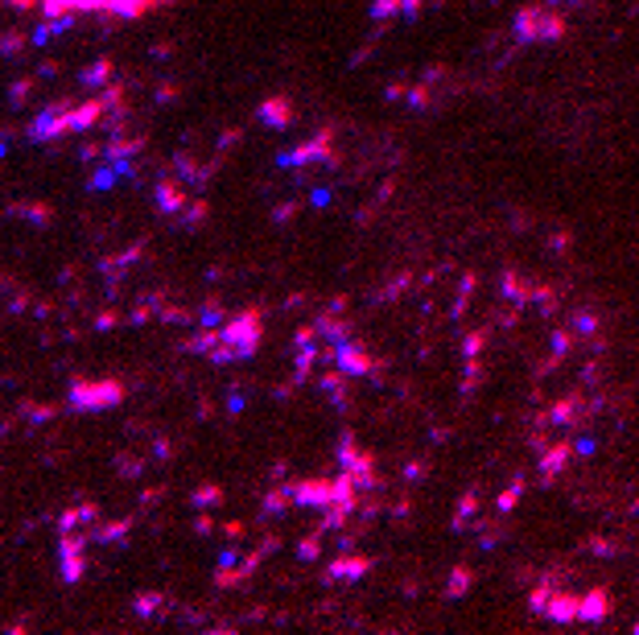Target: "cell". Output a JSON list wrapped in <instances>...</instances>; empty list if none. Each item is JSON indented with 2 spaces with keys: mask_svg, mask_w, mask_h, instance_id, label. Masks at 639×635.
I'll return each instance as SVG.
<instances>
[{
  "mask_svg": "<svg viewBox=\"0 0 639 635\" xmlns=\"http://www.w3.org/2000/svg\"><path fill=\"white\" fill-rule=\"evenodd\" d=\"M557 38H565V17H561V13H541L536 42H557Z\"/></svg>",
  "mask_w": 639,
  "mask_h": 635,
  "instance_id": "cell-6",
  "label": "cell"
},
{
  "mask_svg": "<svg viewBox=\"0 0 639 635\" xmlns=\"http://www.w3.org/2000/svg\"><path fill=\"white\" fill-rule=\"evenodd\" d=\"M536 29H541V8L532 4V8H520L516 13V33H520V42H536Z\"/></svg>",
  "mask_w": 639,
  "mask_h": 635,
  "instance_id": "cell-5",
  "label": "cell"
},
{
  "mask_svg": "<svg viewBox=\"0 0 639 635\" xmlns=\"http://www.w3.org/2000/svg\"><path fill=\"white\" fill-rule=\"evenodd\" d=\"M334 359L343 363V371H347V375H363L367 367H371V359H367V351H363V347H355V343H347V347H338V351H334Z\"/></svg>",
  "mask_w": 639,
  "mask_h": 635,
  "instance_id": "cell-4",
  "label": "cell"
},
{
  "mask_svg": "<svg viewBox=\"0 0 639 635\" xmlns=\"http://www.w3.org/2000/svg\"><path fill=\"white\" fill-rule=\"evenodd\" d=\"M606 615H610V594L602 586H594L586 598H578V619L582 623H602Z\"/></svg>",
  "mask_w": 639,
  "mask_h": 635,
  "instance_id": "cell-2",
  "label": "cell"
},
{
  "mask_svg": "<svg viewBox=\"0 0 639 635\" xmlns=\"http://www.w3.org/2000/svg\"><path fill=\"white\" fill-rule=\"evenodd\" d=\"M569 454H573V446H569V442H557V446H548V450L541 454V483H545V487H552V483H557V475L565 470Z\"/></svg>",
  "mask_w": 639,
  "mask_h": 635,
  "instance_id": "cell-1",
  "label": "cell"
},
{
  "mask_svg": "<svg viewBox=\"0 0 639 635\" xmlns=\"http://www.w3.org/2000/svg\"><path fill=\"white\" fill-rule=\"evenodd\" d=\"M631 511H639V499H636V507H631Z\"/></svg>",
  "mask_w": 639,
  "mask_h": 635,
  "instance_id": "cell-16",
  "label": "cell"
},
{
  "mask_svg": "<svg viewBox=\"0 0 639 635\" xmlns=\"http://www.w3.org/2000/svg\"><path fill=\"white\" fill-rule=\"evenodd\" d=\"M520 495H524V479H516V483H511V487H507V491L499 495V511H511Z\"/></svg>",
  "mask_w": 639,
  "mask_h": 635,
  "instance_id": "cell-10",
  "label": "cell"
},
{
  "mask_svg": "<svg viewBox=\"0 0 639 635\" xmlns=\"http://www.w3.org/2000/svg\"><path fill=\"white\" fill-rule=\"evenodd\" d=\"M548 4H565V0H548Z\"/></svg>",
  "mask_w": 639,
  "mask_h": 635,
  "instance_id": "cell-15",
  "label": "cell"
},
{
  "mask_svg": "<svg viewBox=\"0 0 639 635\" xmlns=\"http://www.w3.org/2000/svg\"><path fill=\"white\" fill-rule=\"evenodd\" d=\"M466 586H470V569H454V574H450V586H446V594H450V598H458V594H466Z\"/></svg>",
  "mask_w": 639,
  "mask_h": 635,
  "instance_id": "cell-9",
  "label": "cell"
},
{
  "mask_svg": "<svg viewBox=\"0 0 639 635\" xmlns=\"http://www.w3.org/2000/svg\"><path fill=\"white\" fill-rule=\"evenodd\" d=\"M586 544L598 548V557H615V541H598V537H594V541H586Z\"/></svg>",
  "mask_w": 639,
  "mask_h": 635,
  "instance_id": "cell-14",
  "label": "cell"
},
{
  "mask_svg": "<svg viewBox=\"0 0 639 635\" xmlns=\"http://www.w3.org/2000/svg\"><path fill=\"white\" fill-rule=\"evenodd\" d=\"M552 582H545V586L541 590H532V598H528V606H532V611H541V615H545V602H548V594H552Z\"/></svg>",
  "mask_w": 639,
  "mask_h": 635,
  "instance_id": "cell-11",
  "label": "cell"
},
{
  "mask_svg": "<svg viewBox=\"0 0 639 635\" xmlns=\"http://www.w3.org/2000/svg\"><path fill=\"white\" fill-rule=\"evenodd\" d=\"M545 615L552 619V623H573V619H578V598H573L565 586H557L545 602Z\"/></svg>",
  "mask_w": 639,
  "mask_h": 635,
  "instance_id": "cell-3",
  "label": "cell"
},
{
  "mask_svg": "<svg viewBox=\"0 0 639 635\" xmlns=\"http://www.w3.org/2000/svg\"><path fill=\"white\" fill-rule=\"evenodd\" d=\"M396 8H400V0H375L371 13H375V17H388V13H396Z\"/></svg>",
  "mask_w": 639,
  "mask_h": 635,
  "instance_id": "cell-13",
  "label": "cell"
},
{
  "mask_svg": "<svg viewBox=\"0 0 639 635\" xmlns=\"http://www.w3.org/2000/svg\"><path fill=\"white\" fill-rule=\"evenodd\" d=\"M573 330H578V334H598V314H590V310L573 314Z\"/></svg>",
  "mask_w": 639,
  "mask_h": 635,
  "instance_id": "cell-8",
  "label": "cell"
},
{
  "mask_svg": "<svg viewBox=\"0 0 639 635\" xmlns=\"http://www.w3.org/2000/svg\"><path fill=\"white\" fill-rule=\"evenodd\" d=\"M569 351H573V334L557 326V330H552V355H557V359H565Z\"/></svg>",
  "mask_w": 639,
  "mask_h": 635,
  "instance_id": "cell-7",
  "label": "cell"
},
{
  "mask_svg": "<svg viewBox=\"0 0 639 635\" xmlns=\"http://www.w3.org/2000/svg\"><path fill=\"white\" fill-rule=\"evenodd\" d=\"M569 446H573V454H578V458H590V454L598 450V442H594L590 433H586V438H578V442H569Z\"/></svg>",
  "mask_w": 639,
  "mask_h": 635,
  "instance_id": "cell-12",
  "label": "cell"
}]
</instances>
